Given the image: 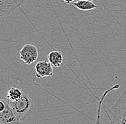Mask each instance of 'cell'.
Segmentation results:
<instances>
[{
  "label": "cell",
  "mask_w": 126,
  "mask_h": 124,
  "mask_svg": "<svg viewBox=\"0 0 126 124\" xmlns=\"http://www.w3.org/2000/svg\"><path fill=\"white\" fill-rule=\"evenodd\" d=\"M23 90L24 89H22L19 87L11 88L7 92V98L8 99V101L12 102L19 101L23 95Z\"/></svg>",
  "instance_id": "10"
},
{
  "label": "cell",
  "mask_w": 126,
  "mask_h": 124,
  "mask_svg": "<svg viewBox=\"0 0 126 124\" xmlns=\"http://www.w3.org/2000/svg\"><path fill=\"white\" fill-rule=\"evenodd\" d=\"M63 1L67 4H70V3H73L75 0H63Z\"/></svg>",
  "instance_id": "11"
},
{
  "label": "cell",
  "mask_w": 126,
  "mask_h": 124,
  "mask_svg": "<svg viewBox=\"0 0 126 124\" xmlns=\"http://www.w3.org/2000/svg\"><path fill=\"white\" fill-rule=\"evenodd\" d=\"M73 5L79 10L86 12L97 9V6L93 1H89L86 0H78L73 2Z\"/></svg>",
  "instance_id": "9"
},
{
  "label": "cell",
  "mask_w": 126,
  "mask_h": 124,
  "mask_svg": "<svg viewBox=\"0 0 126 124\" xmlns=\"http://www.w3.org/2000/svg\"><path fill=\"white\" fill-rule=\"evenodd\" d=\"M48 60L55 68H59L61 66L63 62V56L61 52L60 51H52L48 56Z\"/></svg>",
  "instance_id": "8"
},
{
  "label": "cell",
  "mask_w": 126,
  "mask_h": 124,
  "mask_svg": "<svg viewBox=\"0 0 126 124\" xmlns=\"http://www.w3.org/2000/svg\"><path fill=\"white\" fill-rule=\"evenodd\" d=\"M38 50L36 46L27 44L21 49L19 52V58L27 65H31L38 58Z\"/></svg>",
  "instance_id": "3"
},
{
  "label": "cell",
  "mask_w": 126,
  "mask_h": 124,
  "mask_svg": "<svg viewBox=\"0 0 126 124\" xmlns=\"http://www.w3.org/2000/svg\"><path fill=\"white\" fill-rule=\"evenodd\" d=\"M36 77L42 78L53 75V66L49 62L39 61L35 65Z\"/></svg>",
  "instance_id": "6"
},
{
  "label": "cell",
  "mask_w": 126,
  "mask_h": 124,
  "mask_svg": "<svg viewBox=\"0 0 126 124\" xmlns=\"http://www.w3.org/2000/svg\"><path fill=\"white\" fill-rule=\"evenodd\" d=\"M8 103L16 116L22 122L30 118L36 108L34 95L25 90H23V95L19 101L15 102L8 101Z\"/></svg>",
  "instance_id": "1"
},
{
  "label": "cell",
  "mask_w": 126,
  "mask_h": 124,
  "mask_svg": "<svg viewBox=\"0 0 126 124\" xmlns=\"http://www.w3.org/2000/svg\"><path fill=\"white\" fill-rule=\"evenodd\" d=\"M86 1H93V0H86Z\"/></svg>",
  "instance_id": "13"
},
{
  "label": "cell",
  "mask_w": 126,
  "mask_h": 124,
  "mask_svg": "<svg viewBox=\"0 0 126 124\" xmlns=\"http://www.w3.org/2000/svg\"><path fill=\"white\" fill-rule=\"evenodd\" d=\"M120 87V85H115L114 86H112L111 88L108 89V90H106L105 93H103L102 96L101 97L100 100L99 101V104H98V109H97V119L95 121V124H111L110 121H105V123H102V121H101V112H102V103H103V101L105 99V98L106 97V95L108 94V93L111 92L112 90H115V89H118Z\"/></svg>",
  "instance_id": "7"
},
{
  "label": "cell",
  "mask_w": 126,
  "mask_h": 124,
  "mask_svg": "<svg viewBox=\"0 0 126 124\" xmlns=\"http://www.w3.org/2000/svg\"><path fill=\"white\" fill-rule=\"evenodd\" d=\"M22 121L16 116L15 112L10 107L7 100L6 108L0 112V124H21Z\"/></svg>",
  "instance_id": "5"
},
{
  "label": "cell",
  "mask_w": 126,
  "mask_h": 124,
  "mask_svg": "<svg viewBox=\"0 0 126 124\" xmlns=\"http://www.w3.org/2000/svg\"><path fill=\"white\" fill-rule=\"evenodd\" d=\"M26 0H0V17H8L25 2Z\"/></svg>",
  "instance_id": "4"
},
{
  "label": "cell",
  "mask_w": 126,
  "mask_h": 124,
  "mask_svg": "<svg viewBox=\"0 0 126 124\" xmlns=\"http://www.w3.org/2000/svg\"><path fill=\"white\" fill-rule=\"evenodd\" d=\"M108 110L110 113H108V116L111 124H126V91H123L115 105Z\"/></svg>",
  "instance_id": "2"
},
{
  "label": "cell",
  "mask_w": 126,
  "mask_h": 124,
  "mask_svg": "<svg viewBox=\"0 0 126 124\" xmlns=\"http://www.w3.org/2000/svg\"><path fill=\"white\" fill-rule=\"evenodd\" d=\"M123 13H124L125 15H126V6H125V7H124V9H123Z\"/></svg>",
  "instance_id": "12"
}]
</instances>
